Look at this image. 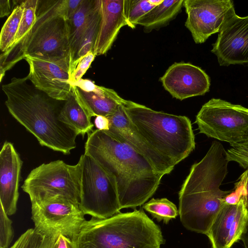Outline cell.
<instances>
[{
    "mask_svg": "<svg viewBox=\"0 0 248 248\" xmlns=\"http://www.w3.org/2000/svg\"><path fill=\"white\" fill-rule=\"evenodd\" d=\"M84 153L115 180L121 209L144 204L164 175L131 146L103 130L96 129L87 134Z\"/></svg>",
    "mask_w": 248,
    "mask_h": 248,
    "instance_id": "1",
    "label": "cell"
},
{
    "mask_svg": "<svg viewBox=\"0 0 248 248\" xmlns=\"http://www.w3.org/2000/svg\"><path fill=\"white\" fill-rule=\"evenodd\" d=\"M229 162L222 144L214 141L202 159L192 165L179 192V214L187 229L204 234L208 232L224 199L232 192L220 188Z\"/></svg>",
    "mask_w": 248,
    "mask_h": 248,
    "instance_id": "2",
    "label": "cell"
},
{
    "mask_svg": "<svg viewBox=\"0 0 248 248\" xmlns=\"http://www.w3.org/2000/svg\"><path fill=\"white\" fill-rule=\"evenodd\" d=\"M30 82L26 76L13 78L2 85L8 111L41 146L70 154L78 135L59 120L64 102L51 98Z\"/></svg>",
    "mask_w": 248,
    "mask_h": 248,
    "instance_id": "3",
    "label": "cell"
},
{
    "mask_svg": "<svg viewBox=\"0 0 248 248\" xmlns=\"http://www.w3.org/2000/svg\"><path fill=\"white\" fill-rule=\"evenodd\" d=\"M27 56L51 61L71 60L64 0L39 1L36 21L30 31L0 54V81L7 71Z\"/></svg>",
    "mask_w": 248,
    "mask_h": 248,
    "instance_id": "4",
    "label": "cell"
},
{
    "mask_svg": "<svg viewBox=\"0 0 248 248\" xmlns=\"http://www.w3.org/2000/svg\"><path fill=\"white\" fill-rule=\"evenodd\" d=\"M74 248H160L159 227L141 209L86 220L72 239Z\"/></svg>",
    "mask_w": 248,
    "mask_h": 248,
    "instance_id": "5",
    "label": "cell"
},
{
    "mask_svg": "<svg viewBox=\"0 0 248 248\" xmlns=\"http://www.w3.org/2000/svg\"><path fill=\"white\" fill-rule=\"evenodd\" d=\"M123 106L136 130L174 166L195 149V136L186 116L155 111L125 99Z\"/></svg>",
    "mask_w": 248,
    "mask_h": 248,
    "instance_id": "6",
    "label": "cell"
},
{
    "mask_svg": "<svg viewBox=\"0 0 248 248\" xmlns=\"http://www.w3.org/2000/svg\"><path fill=\"white\" fill-rule=\"evenodd\" d=\"M81 162L69 165L62 160L43 163L31 170L21 186L31 203L63 199L79 205Z\"/></svg>",
    "mask_w": 248,
    "mask_h": 248,
    "instance_id": "7",
    "label": "cell"
},
{
    "mask_svg": "<svg viewBox=\"0 0 248 248\" xmlns=\"http://www.w3.org/2000/svg\"><path fill=\"white\" fill-rule=\"evenodd\" d=\"M81 162L80 196L79 207L85 215L105 219L121 209L117 184L93 158L84 153Z\"/></svg>",
    "mask_w": 248,
    "mask_h": 248,
    "instance_id": "8",
    "label": "cell"
},
{
    "mask_svg": "<svg viewBox=\"0 0 248 248\" xmlns=\"http://www.w3.org/2000/svg\"><path fill=\"white\" fill-rule=\"evenodd\" d=\"M195 123L199 133L231 146L248 140V108L241 105L212 98L202 107Z\"/></svg>",
    "mask_w": 248,
    "mask_h": 248,
    "instance_id": "9",
    "label": "cell"
},
{
    "mask_svg": "<svg viewBox=\"0 0 248 248\" xmlns=\"http://www.w3.org/2000/svg\"><path fill=\"white\" fill-rule=\"evenodd\" d=\"M79 205L63 199L31 203L34 229L48 236L62 234L72 239L86 221Z\"/></svg>",
    "mask_w": 248,
    "mask_h": 248,
    "instance_id": "10",
    "label": "cell"
},
{
    "mask_svg": "<svg viewBox=\"0 0 248 248\" xmlns=\"http://www.w3.org/2000/svg\"><path fill=\"white\" fill-rule=\"evenodd\" d=\"M187 14L185 26L196 44H202L212 34L219 32L235 14L231 0H184Z\"/></svg>",
    "mask_w": 248,
    "mask_h": 248,
    "instance_id": "11",
    "label": "cell"
},
{
    "mask_svg": "<svg viewBox=\"0 0 248 248\" xmlns=\"http://www.w3.org/2000/svg\"><path fill=\"white\" fill-rule=\"evenodd\" d=\"M27 77L37 89L51 98L65 101L72 92L71 62L69 59L51 61L27 56Z\"/></svg>",
    "mask_w": 248,
    "mask_h": 248,
    "instance_id": "12",
    "label": "cell"
},
{
    "mask_svg": "<svg viewBox=\"0 0 248 248\" xmlns=\"http://www.w3.org/2000/svg\"><path fill=\"white\" fill-rule=\"evenodd\" d=\"M211 52L221 66L248 63V16L233 15L219 32Z\"/></svg>",
    "mask_w": 248,
    "mask_h": 248,
    "instance_id": "13",
    "label": "cell"
},
{
    "mask_svg": "<svg viewBox=\"0 0 248 248\" xmlns=\"http://www.w3.org/2000/svg\"><path fill=\"white\" fill-rule=\"evenodd\" d=\"M107 117L109 121V127L105 132L144 156L159 173L165 175L173 170L174 166L149 145L134 127L126 114L123 103L113 114Z\"/></svg>",
    "mask_w": 248,
    "mask_h": 248,
    "instance_id": "14",
    "label": "cell"
},
{
    "mask_svg": "<svg viewBox=\"0 0 248 248\" xmlns=\"http://www.w3.org/2000/svg\"><path fill=\"white\" fill-rule=\"evenodd\" d=\"M164 89L174 98L183 100L209 92V76L201 68L189 62H175L160 78Z\"/></svg>",
    "mask_w": 248,
    "mask_h": 248,
    "instance_id": "15",
    "label": "cell"
},
{
    "mask_svg": "<svg viewBox=\"0 0 248 248\" xmlns=\"http://www.w3.org/2000/svg\"><path fill=\"white\" fill-rule=\"evenodd\" d=\"M248 221V208L241 198L234 204L224 203L206 234L212 248H231L240 239Z\"/></svg>",
    "mask_w": 248,
    "mask_h": 248,
    "instance_id": "16",
    "label": "cell"
},
{
    "mask_svg": "<svg viewBox=\"0 0 248 248\" xmlns=\"http://www.w3.org/2000/svg\"><path fill=\"white\" fill-rule=\"evenodd\" d=\"M72 85L78 101L91 118L112 115L124 100L114 90L97 85L90 79L81 78Z\"/></svg>",
    "mask_w": 248,
    "mask_h": 248,
    "instance_id": "17",
    "label": "cell"
},
{
    "mask_svg": "<svg viewBox=\"0 0 248 248\" xmlns=\"http://www.w3.org/2000/svg\"><path fill=\"white\" fill-rule=\"evenodd\" d=\"M22 163L13 144L5 141L0 152V204L8 216L17 210Z\"/></svg>",
    "mask_w": 248,
    "mask_h": 248,
    "instance_id": "18",
    "label": "cell"
},
{
    "mask_svg": "<svg viewBox=\"0 0 248 248\" xmlns=\"http://www.w3.org/2000/svg\"><path fill=\"white\" fill-rule=\"evenodd\" d=\"M127 23L124 0H101V17L93 53L105 55L111 48L120 29Z\"/></svg>",
    "mask_w": 248,
    "mask_h": 248,
    "instance_id": "19",
    "label": "cell"
},
{
    "mask_svg": "<svg viewBox=\"0 0 248 248\" xmlns=\"http://www.w3.org/2000/svg\"><path fill=\"white\" fill-rule=\"evenodd\" d=\"M96 3V0H82L78 9L68 19L72 71V64L78 53L81 39L87 27Z\"/></svg>",
    "mask_w": 248,
    "mask_h": 248,
    "instance_id": "20",
    "label": "cell"
},
{
    "mask_svg": "<svg viewBox=\"0 0 248 248\" xmlns=\"http://www.w3.org/2000/svg\"><path fill=\"white\" fill-rule=\"evenodd\" d=\"M59 120L83 138L86 134L93 131L94 126L91 118L78 103L73 92L64 101Z\"/></svg>",
    "mask_w": 248,
    "mask_h": 248,
    "instance_id": "21",
    "label": "cell"
},
{
    "mask_svg": "<svg viewBox=\"0 0 248 248\" xmlns=\"http://www.w3.org/2000/svg\"><path fill=\"white\" fill-rule=\"evenodd\" d=\"M184 0H163L142 16L137 25L144 27L145 32L166 26L181 12Z\"/></svg>",
    "mask_w": 248,
    "mask_h": 248,
    "instance_id": "22",
    "label": "cell"
},
{
    "mask_svg": "<svg viewBox=\"0 0 248 248\" xmlns=\"http://www.w3.org/2000/svg\"><path fill=\"white\" fill-rule=\"evenodd\" d=\"M100 17L101 0H96L94 9L81 39L78 53L72 64L73 73L79 61L89 52H93L94 43L99 30Z\"/></svg>",
    "mask_w": 248,
    "mask_h": 248,
    "instance_id": "23",
    "label": "cell"
},
{
    "mask_svg": "<svg viewBox=\"0 0 248 248\" xmlns=\"http://www.w3.org/2000/svg\"><path fill=\"white\" fill-rule=\"evenodd\" d=\"M22 1L16 6L4 23L0 34V49L6 51L14 45L23 14Z\"/></svg>",
    "mask_w": 248,
    "mask_h": 248,
    "instance_id": "24",
    "label": "cell"
},
{
    "mask_svg": "<svg viewBox=\"0 0 248 248\" xmlns=\"http://www.w3.org/2000/svg\"><path fill=\"white\" fill-rule=\"evenodd\" d=\"M58 236H48L34 229L22 233L10 248H56Z\"/></svg>",
    "mask_w": 248,
    "mask_h": 248,
    "instance_id": "25",
    "label": "cell"
},
{
    "mask_svg": "<svg viewBox=\"0 0 248 248\" xmlns=\"http://www.w3.org/2000/svg\"><path fill=\"white\" fill-rule=\"evenodd\" d=\"M143 208L158 221L167 224L175 218L179 211L175 205L167 198L152 199L144 204Z\"/></svg>",
    "mask_w": 248,
    "mask_h": 248,
    "instance_id": "26",
    "label": "cell"
},
{
    "mask_svg": "<svg viewBox=\"0 0 248 248\" xmlns=\"http://www.w3.org/2000/svg\"><path fill=\"white\" fill-rule=\"evenodd\" d=\"M155 6L150 0H124V14L127 26L134 29L139 20Z\"/></svg>",
    "mask_w": 248,
    "mask_h": 248,
    "instance_id": "27",
    "label": "cell"
},
{
    "mask_svg": "<svg viewBox=\"0 0 248 248\" xmlns=\"http://www.w3.org/2000/svg\"><path fill=\"white\" fill-rule=\"evenodd\" d=\"M39 1L40 0H27L22 1L24 7L23 14L13 46L23 39L34 25L36 19V11Z\"/></svg>",
    "mask_w": 248,
    "mask_h": 248,
    "instance_id": "28",
    "label": "cell"
},
{
    "mask_svg": "<svg viewBox=\"0 0 248 248\" xmlns=\"http://www.w3.org/2000/svg\"><path fill=\"white\" fill-rule=\"evenodd\" d=\"M14 235L12 221L0 204V248H8Z\"/></svg>",
    "mask_w": 248,
    "mask_h": 248,
    "instance_id": "29",
    "label": "cell"
},
{
    "mask_svg": "<svg viewBox=\"0 0 248 248\" xmlns=\"http://www.w3.org/2000/svg\"><path fill=\"white\" fill-rule=\"evenodd\" d=\"M229 162L234 161L245 169L248 168V140L236 144L226 151Z\"/></svg>",
    "mask_w": 248,
    "mask_h": 248,
    "instance_id": "30",
    "label": "cell"
},
{
    "mask_svg": "<svg viewBox=\"0 0 248 248\" xmlns=\"http://www.w3.org/2000/svg\"><path fill=\"white\" fill-rule=\"evenodd\" d=\"M95 55L93 52H89L78 62L71 77V84L78 81L90 67Z\"/></svg>",
    "mask_w": 248,
    "mask_h": 248,
    "instance_id": "31",
    "label": "cell"
},
{
    "mask_svg": "<svg viewBox=\"0 0 248 248\" xmlns=\"http://www.w3.org/2000/svg\"><path fill=\"white\" fill-rule=\"evenodd\" d=\"M20 1L0 0V16L3 17L11 15L14 9L13 8L17 2Z\"/></svg>",
    "mask_w": 248,
    "mask_h": 248,
    "instance_id": "32",
    "label": "cell"
},
{
    "mask_svg": "<svg viewBox=\"0 0 248 248\" xmlns=\"http://www.w3.org/2000/svg\"><path fill=\"white\" fill-rule=\"evenodd\" d=\"M56 248H74V246L72 239L59 234L56 240Z\"/></svg>",
    "mask_w": 248,
    "mask_h": 248,
    "instance_id": "33",
    "label": "cell"
},
{
    "mask_svg": "<svg viewBox=\"0 0 248 248\" xmlns=\"http://www.w3.org/2000/svg\"><path fill=\"white\" fill-rule=\"evenodd\" d=\"M94 125L98 129L107 131L109 129V121L107 117L97 116L94 120Z\"/></svg>",
    "mask_w": 248,
    "mask_h": 248,
    "instance_id": "34",
    "label": "cell"
},
{
    "mask_svg": "<svg viewBox=\"0 0 248 248\" xmlns=\"http://www.w3.org/2000/svg\"><path fill=\"white\" fill-rule=\"evenodd\" d=\"M244 172L245 173L244 194L242 198L248 208V168Z\"/></svg>",
    "mask_w": 248,
    "mask_h": 248,
    "instance_id": "35",
    "label": "cell"
},
{
    "mask_svg": "<svg viewBox=\"0 0 248 248\" xmlns=\"http://www.w3.org/2000/svg\"><path fill=\"white\" fill-rule=\"evenodd\" d=\"M240 239L242 241L245 248H248V221Z\"/></svg>",
    "mask_w": 248,
    "mask_h": 248,
    "instance_id": "36",
    "label": "cell"
}]
</instances>
